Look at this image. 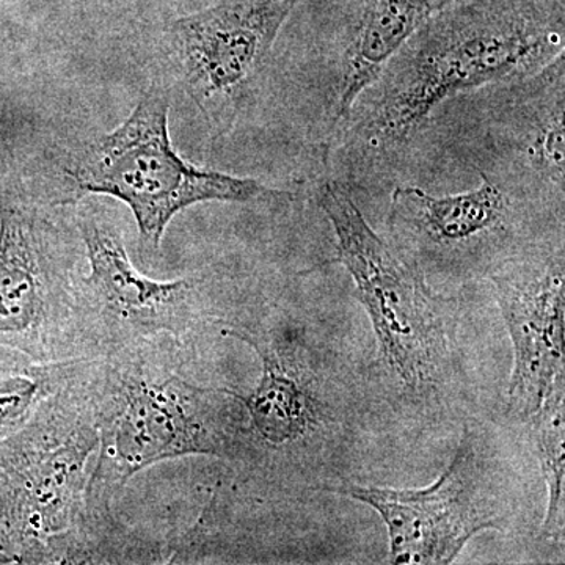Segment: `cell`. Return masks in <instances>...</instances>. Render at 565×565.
<instances>
[{
    "label": "cell",
    "instance_id": "cell-2",
    "mask_svg": "<svg viewBox=\"0 0 565 565\" xmlns=\"http://www.w3.org/2000/svg\"><path fill=\"white\" fill-rule=\"evenodd\" d=\"M563 52L564 0L455 3L386 63L373 84L364 139L381 148L404 143L452 96L535 73Z\"/></svg>",
    "mask_w": 565,
    "mask_h": 565
},
{
    "label": "cell",
    "instance_id": "cell-1",
    "mask_svg": "<svg viewBox=\"0 0 565 565\" xmlns=\"http://www.w3.org/2000/svg\"><path fill=\"white\" fill-rule=\"evenodd\" d=\"M172 338L84 360L99 448L88 484L87 519L114 522L111 501L134 476L188 456L247 455L244 405L230 390L192 384Z\"/></svg>",
    "mask_w": 565,
    "mask_h": 565
},
{
    "label": "cell",
    "instance_id": "cell-10",
    "mask_svg": "<svg viewBox=\"0 0 565 565\" xmlns=\"http://www.w3.org/2000/svg\"><path fill=\"white\" fill-rule=\"evenodd\" d=\"M492 281L514 345L508 414L530 423L565 388L564 253L511 263Z\"/></svg>",
    "mask_w": 565,
    "mask_h": 565
},
{
    "label": "cell",
    "instance_id": "cell-5",
    "mask_svg": "<svg viewBox=\"0 0 565 565\" xmlns=\"http://www.w3.org/2000/svg\"><path fill=\"white\" fill-rule=\"evenodd\" d=\"M0 189V348L40 364L81 359L76 291L84 255L74 214Z\"/></svg>",
    "mask_w": 565,
    "mask_h": 565
},
{
    "label": "cell",
    "instance_id": "cell-9",
    "mask_svg": "<svg viewBox=\"0 0 565 565\" xmlns=\"http://www.w3.org/2000/svg\"><path fill=\"white\" fill-rule=\"evenodd\" d=\"M330 492L370 505L382 516L392 564H451L475 535L501 530V516L470 433L463 434L444 475L426 489L341 484Z\"/></svg>",
    "mask_w": 565,
    "mask_h": 565
},
{
    "label": "cell",
    "instance_id": "cell-11",
    "mask_svg": "<svg viewBox=\"0 0 565 565\" xmlns=\"http://www.w3.org/2000/svg\"><path fill=\"white\" fill-rule=\"evenodd\" d=\"M508 221V199L486 174L478 188L456 195L434 196L414 185L392 195L394 236L426 256L471 250L504 232Z\"/></svg>",
    "mask_w": 565,
    "mask_h": 565
},
{
    "label": "cell",
    "instance_id": "cell-15",
    "mask_svg": "<svg viewBox=\"0 0 565 565\" xmlns=\"http://www.w3.org/2000/svg\"><path fill=\"white\" fill-rule=\"evenodd\" d=\"M58 363L29 362L0 373V438L28 422L57 379Z\"/></svg>",
    "mask_w": 565,
    "mask_h": 565
},
{
    "label": "cell",
    "instance_id": "cell-12",
    "mask_svg": "<svg viewBox=\"0 0 565 565\" xmlns=\"http://www.w3.org/2000/svg\"><path fill=\"white\" fill-rule=\"evenodd\" d=\"M222 333L250 345L263 363L256 388L248 394L234 393L247 415L248 446L258 444L282 451L302 444L318 427L319 408L291 353L264 330L232 326L223 327Z\"/></svg>",
    "mask_w": 565,
    "mask_h": 565
},
{
    "label": "cell",
    "instance_id": "cell-13",
    "mask_svg": "<svg viewBox=\"0 0 565 565\" xmlns=\"http://www.w3.org/2000/svg\"><path fill=\"white\" fill-rule=\"evenodd\" d=\"M462 0H371L344 55L337 118L344 120L396 52L430 18Z\"/></svg>",
    "mask_w": 565,
    "mask_h": 565
},
{
    "label": "cell",
    "instance_id": "cell-8",
    "mask_svg": "<svg viewBox=\"0 0 565 565\" xmlns=\"http://www.w3.org/2000/svg\"><path fill=\"white\" fill-rule=\"evenodd\" d=\"M300 2L223 0L167 22V61L214 136L236 125L282 25Z\"/></svg>",
    "mask_w": 565,
    "mask_h": 565
},
{
    "label": "cell",
    "instance_id": "cell-4",
    "mask_svg": "<svg viewBox=\"0 0 565 565\" xmlns=\"http://www.w3.org/2000/svg\"><path fill=\"white\" fill-rule=\"evenodd\" d=\"M169 114V90L152 84L118 128L71 152L63 169L71 182L70 204L106 195L131 210L140 255L147 263L158 255L173 218L193 204L252 203L289 195L255 178L185 161L170 139Z\"/></svg>",
    "mask_w": 565,
    "mask_h": 565
},
{
    "label": "cell",
    "instance_id": "cell-14",
    "mask_svg": "<svg viewBox=\"0 0 565 565\" xmlns=\"http://www.w3.org/2000/svg\"><path fill=\"white\" fill-rule=\"evenodd\" d=\"M565 388L553 394L531 419L535 455L541 460L546 484L548 508L542 534L550 541L564 537L565 526Z\"/></svg>",
    "mask_w": 565,
    "mask_h": 565
},
{
    "label": "cell",
    "instance_id": "cell-6",
    "mask_svg": "<svg viewBox=\"0 0 565 565\" xmlns=\"http://www.w3.org/2000/svg\"><path fill=\"white\" fill-rule=\"evenodd\" d=\"M319 206L332 223L338 262L355 282L386 367L408 392H430L451 363V305L430 291L416 264L371 228L344 184L327 181Z\"/></svg>",
    "mask_w": 565,
    "mask_h": 565
},
{
    "label": "cell",
    "instance_id": "cell-3",
    "mask_svg": "<svg viewBox=\"0 0 565 565\" xmlns=\"http://www.w3.org/2000/svg\"><path fill=\"white\" fill-rule=\"evenodd\" d=\"M98 448L84 360L58 363L47 396L0 438V552L7 563H81Z\"/></svg>",
    "mask_w": 565,
    "mask_h": 565
},
{
    "label": "cell",
    "instance_id": "cell-7",
    "mask_svg": "<svg viewBox=\"0 0 565 565\" xmlns=\"http://www.w3.org/2000/svg\"><path fill=\"white\" fill-rule=\"evenodd\" d=\"M74 212L88 273L76 291L82 360H96L129 345L172 338L191 340L215 321L204 296V280H154L137 269L126 250L121 226L92 200Z\"/></svg>",
    "mask_w": 565,
    "mask_h": 565
}]
</instances>
